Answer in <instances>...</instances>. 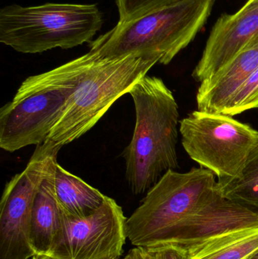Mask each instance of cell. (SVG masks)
Wrapping results in <instances>:
<instances>
[{
	"instance_id": "obj_7",
	"label": "cell",
	"mask_w": 258,
	"mask_h": 259,
	"mask_svg": "<svg viewBox=\"0 0 258 259\" xmlns=\"http://www.w3.org/2000/svg\"><path fill=\"white\" fill-rule=\"evenodd\" d=\"M189 156L218 179L237 176L258 143V131L222 113L195 111L180 121Z\"/></svg>"
},
{
	"instance_id": "obj_21",
	"label": "cell",
	"mask_w": 258,
	"mask_h": 259,
	"mask_svg": "<svg viewBox=\"0 0 258 259\" xmlns=\"http://www.w3.org/2000/svg\"><path fill=\"white\" fill-rule=\"evenodd\" d=\"M33 259H56L48 255H42V254H36L33 256Z\"/></svg>"
},
{
	"instance_id": "obj_1",
	"label": "cell",
	"mask_w": 258,
	"mask_h": 259,
	"mask_svg": "<svg viewBox=\"0 0 258 259\" xmlns=\"http://www.w3.org/2000/svg\"><path fill=\"white\" fill-rule=\"evenodd\" d=\"M136 124L123 152L126 179L135 195L148 191L169 170L179 166V107L174 94L157 77L145 76L130 90Z\"/></svg>"
},
{
	"instance_id": "obj_6",
	"label": "cell",
	"mask_w": 258,
	"mask_h": 259,
	"mask_svg": "<svg viewBox=\"0 0 258 259\" xmlns=\"http://www.w3.org/2000/svg\"><path fill=\"white\" fill-rule=\"evenodd\" d=\"M215 175L204 167L185 173L169 170L147 192L127 220V238L136 247H153L217 193Z\"/></svg>"
},
{
	"instance_id": "obj_5",
	"label": "cell",
	"mask_w": 258,
	"mask_h": 259,
	"mask_svg": "<svg viewBox=\"0 0 258 259\" xmlns=\"http://www.w3.org/2000/svg\"><path fill=\"white\" fill-rule=\"evenodd\" d=\"M102 24V13L95 4L10 5L0 10V42L29 54L67 50L92 42Z\"/></svg>"
},
{
	"instance_id": "obj_9",
	"label": "cell",
	"mask_w": 258,
	"mask_h": 259,
	"mask_svg": "<svg viewBox=\"0 0 258 259\" xmlns=\"http://www.w3.org/2000/svg\"><path fill=\"white\" fill-rule=\"evenodd\" d=\"M127 220L122 208L106 196L102 205L86 217L63 213L62 228L48 255L56 259H121L127 238Z\"/></svg>"
},
{
	"instance_id": "obj_10",
	"label": "cell",
	"mask_w": 258,
	"mask_h": 259,
	"mask_svg": "<svg viewBox=\"0 0 258 259\" xmlns=\"http://www.w3.org/2000/svg\"><path fill=\"white\" fill-rule=\"evenodd\" d=\"M254 228H258V216L226 199L217 190L209 202L173 228L158 246L174 245L189 256L221 237Z\"/></svg>"
},
{
	"instance_id": "obj_24",
	"label": "cell",
	"mask_w": 258,
	"mask_h": 259,
	"mask_svg": "<svg viewBox=\"0 0 258 259\" xmlns=\"http://www.w3.org/2000/svg\"><path fill=\"white\" fill-rule=\"evenodd\" d=\"M250 1L258 2V0H250Z\"/></svg>"
},
{
	"instance_id": "obj_12",
	"label": "cell",
	"mask_w": 258,
	"mask_h": 259,
	"mask_svg": "<svg viewBox=\"0 0 258 259\" xmlns=\"http://www.w3.org/2000/svg\"><path fill=\"white\" fill-rule=\"evenodd\" d=\"M258 68V36L210 80L200 83L198 110L223 113L238 90Z\"/></svg>"
},
{
	"instance_id": "obj_3",
	"label": "cell",
	"mask_w": 258,
	"mask_h": 259,
	"mask_svg": "<svg viewBox=\"0 0 258 259\" xmlns=\"http://www.w3.org/2000/svg\"><path fill=\"white\" fill-rule=\"evenodd\" d=\"M212 0H186L121 22L89 42L106 58L127 55L151 56L168 65L204 26Z\"/></svg>"
},
{
	"instance_id": "obj_13",
	"label": "cell",
	"mask_w": 258,
	"mask_h": 259,
	"mask_svg": "<svg viewBox=\"0 0 258 259\" xmlns=\"http://www.w3.org/2000/svg\"><path fill=\"white\" fill-rule=\"evenodd\" d=\"M57 160L50 167L36 193L32 208L30 243L36 254L48 255L62 228L63 212L55 189Z\"/></svg>"
},
{
	"instance_id": "obj_15",
	"label": "cell",
	"mask_w": 258,
	"mask_h": 259,
	"mask_svg": "<svg viewBox=\"0 0 258 259\" xmlns=\"http://www.w3.org/2000/svg\"><path fill=\"white\" fill-rule=\"evenodd\" d=\"M216 187L226 199L258 216V143L240 173L233 178L218 179Z\"/></svg>"
},
{
	"instance_id": "obj_4",
	"label": "cell",
	"mask_w": 258,
	"mask_h": 259,
	"mask_svg": "<svg viewBox=\"0 0 258 259\" xmlns=\"http://www.w3.org/2000/svg\"><path fill=\"white\" fill-rule=\"evenodd\" d=\"M95 52V60L79 80L60 118L43 143L58 152L90 131L112 105L129 94L160 61L159 58L134 54L106 58Z\"/></svg>"
},
{
	"instance_id": "obj_22",
	"label": "cell",
	"mask_w": 258,
	"mask_h": 259,
	"mask_svg": "<svg viewBox=\"0 0 258 259\" xmlns=\"http://www.w3.org/2000/svg\"><path fill=\"white\" fill-rule=\"evenodd\" d=\"M248 259H258V251L256 253H254V255H251V257H249Z\"/></svg>"
},
{
	"instance_id": "obj_8",
	"label": "cell",
	"mask_w": 258,
	"mask_h": 259,
	"mask_svg": "<svg viewBox=\"0 0 258 259\" xmlns=\"http://www.w3.org/2000/svg\"><path fill=\"white\" fill-rule=\"evenodd\" d=\"M58 153L44 143L38 145L24 170L5 186L0 202V259H29L36 255L30 243L32 208Z\"/></svg>"
},
{
	"instance_id": "obj_18",
	"label": "cell",
	"mask_w": 258,
	"mask_h": 259,
	"mask_svg": "<svg viewBox=\"0 0 258 259\" xmlns=\"http://www.w3.org/2000/svg\"><path fill=\"white\" fill-rule=\"evenodd\" d=\"M186 0H116L121 22L130 21L147 12Z\"/></svg>"
},
{
	"instance_id": "obj_23",
	"label": "cell",
	"mask_w": 258,
	"mask_h": 259,
	"mask_svg": "<svg viewBox=\"0 0 258 259\" xmlns=\"http://www.w3.org/2000/svg\"><path fill=\"white\" fill-rule=\"evenodd\" d=\"M122 259H131V258H130V254L128 253V254H127V256L124 257V258H122Z\"/></svg>"
},
{
	"instance_id": "obj_11",
	"label": "cell",
	"mask_w": 258,
	"mask_h": 259,
	"mask_svg": "<svg viewBox=\"0 0 258 259\" xmlns=\"http://www.w3.org/2000/svg\"><path fill=\"white\" fill-rule=\"evenodd\" d=\"M257 36L258 2L248 0L239 12L217 21L192 77L200 83L210 80Z\"/></svg>"
},
{
	"instance_id": "obj_2",
	"label": "cell",
	"mask_w": 258,
	"mask_h": 259,
	"mask_svg": "<svg viewBox=\"0 0 258 259\" xmlns=\"http://www.w3.org/2000/svg\"><path fill=\"white\" fill-rule=\"evenodd\" d=\"M96 56L89 50L54 69L27 77L0 109V147L14 152L43 143Z\"/></svg>"
},
{
	"instance_id": "obj_14",
	"label": "cell",
	"mask_w": 258,
	"mask_h": 259,
	"mask_svg": "<svg viewBox=\"0 0 258 259\" xmlns=\"http://www.w3.org/2000/svg\"><path fill=\"white\" fill-rule=\"evenodd\" d=\"M55 189L58 203L64 214L83 218L96 211L106 196L81 178L56 164Z\"/></svg>"
},
{
	"instance_id": "obj_20",
	"label": "cell",
	"mask_w": 258,
	"mask_h": 259,
	"mask_svg": "<svg viewBox=\"0 0 258 259\" xmlns=\"http://www.w3.org/2000/svg\"><path fill=\"white\" fill-rule=\"evenodd\" d=\"M131 259H150L146 249L144 248L136 247L129 252Z\"/></svg>"
},
{
	"instance_id": "obj_19",
	"label": "cell",
	"mask_w": 258,
	"mask_h": 259,
	"mask_svg": "<svg viewBox=\"0 0 258 259\" xmlns=\"http://www.w3.org/2000/svg\"><path fill=\"white\" fill-rule=\"evenodd\" d=\"M146 249L150 259H189L188 252L172 244L160 245Z\"/></svg>"
},
{
	"instance_id": "obj_16",
	"label": "cell",
	"mask_w": 258,
	"mask_h": 259,
	"mask_svg": "<svg viewBox=\"0 0 258 259\" xmlns=\"http://www.w3.org/2000/svg\"><path fill=\"white\" fill-rule=\"evenodd\" d=\"M258 251V228L221 237L189 255V259H248Z\"/></svg>"
},
{
	"instance_id": "obj_17",
	"label": "cell",
	"mask_w": 258,
	"mask_h": 259,
	"mask_svg": "<svg viewBox=\"0 0 258 259\" xmlns=\"http://www.w3.org/2000/svg\"><path fill=\"white\" fill-rule=\"evenodd\" d=\"M258 108V68L240 87L222 114L234 116Z\"/></svg>"
}]
</instances>
